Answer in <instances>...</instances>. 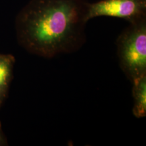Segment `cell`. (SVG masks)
Instances as JSON below:
<instances>
[{
    "mask_svg": "<svg viewBox=\"0 0 146 146\" xmlns=\"http://www.w3.org/2000/svg\"><path fill=\"white\" fill-rule=\"evenodd\" d=\"M133 102V114L137 118L146 116V74L131 81Z\"/></svg>",
    "mask_w": 146,
    "mask_h": 146,
    "instance_id": "5b68a950",
    "label": "cell"
},
{
    "mask_svg": "<svg viewBox=\"0 0 146 146\" xmlns=\"http://www.w3.org/2000/svg\"><path fill=\"white\" fill-rule=\"evenodd\" d=\"M121 70L133 81L146 74V19L129 24L116 40Z\"/></svg>",
    "mask_w": 146,
    "mask_h": 146,
    "instance_id": "7a4b0ae2",
    "label": "cell"
},
{
    "mask_svg": "<svg viewBox=\"0 0 146 146\" xmlns=\"http://www.w3.org/2000/svg\"><path fill=\"white\" fill-rule=\"evenodd\" d=\"M15 58L11 54H0V108L8 96L13 78Z\"/></svg>",
    "mask_w": 146,
    "mask_h": 146,
    "instance_id": "277c9868",
    "label": "cell"
},
{
    "mask_svg": "<svg viewBox=\"0 0 146 146\" xmlns=\"http://www.w3.org/2000/svg\"><path fill=\"white\" fill-rule=\"evenodd\" d=\"M86 0H30L18 12V44L30 54L52 58L79 50L86 40Z\"/></svg>",
    "mask_w": 146,
    "mask_h": 146,
    "instance_id": "6da1fadb",
    "label": "cell"
},
{
    "mask_svg": "<svg viewBox=\"0 0 146 146\" xmlns=\"http://www.w3.org/2000/svg\"><path fill=\"white\" fill-rule=\"evenodd\" d=\"M102 16L120 18L129 24L146 19V0H99L89 2L88 21Z\"/></svg>",
    "mask_w": 146,
    "mask_h": 146,
    "instance_id": "3957f363",
    "label": "cell"
},
{
    "mask_svg": "<svg viewBox=\"0 0 146 146\" xmlns=\"http://www.w3.org/2000/svg\"><path fill=\"white\" fill-rule=\"evenodd\" d=\"M8 145V142H7L6 137H5L4 133L3 132L1 123H0V146H3V145Z\"/></svg>",
    "mask_w": 146,
    "mask_h": 146,
    "instance_id": "8992f818",
    "label": "cell"
}]
</instances>
